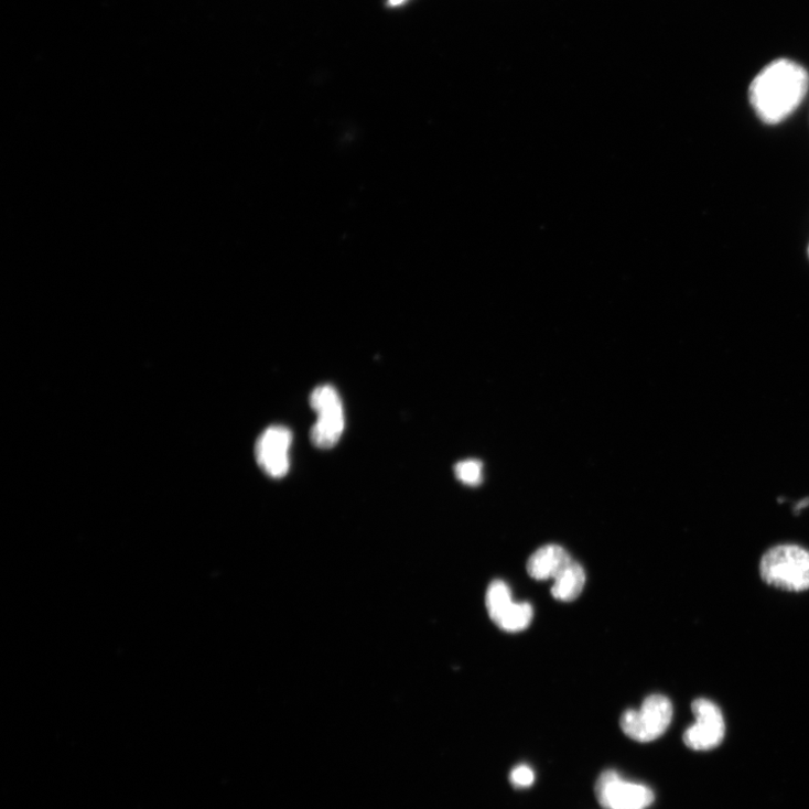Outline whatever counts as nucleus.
I'll return each instance as SVG.
<instances>
[{
  "instance_id": "9d476101",
  "label": "nucleus",
  "mask_w": 809,
  "mask_h": 809,
  "mask_svg": "<svg viewBox=\"0 0 809 809\" xmlns=\"http://www.w3.org/2000/svg\"><path fill=\"white\" fill-rule=\"evenodd\" d=\"M586 584L584 568L572 561L555 578L552 586V596L560 602H572L581 596Z\"/></svg>"
},
{
  "instance_id": "f8f14e48",
  "label": "nucleus",
  "mask_w": 809,
  "mask_h": 809,
  "mask_svg": "<svg viewBox=\"0 0 809 809\" xmlns=\"http://www.w3.org/2000/svg\"><path fill=\"white\" fill-rule=\"evenodd\" d=\"M509 781L517 789L530 788L536 781L535 770L528 765H518L510 772Z\"/></svg>"
},
{
  "instance_id": "ddd939ff",
  "label": "nucleus",
  "mask_w": 809,
  "mask_h": 809,
  "mask_svg": "<svg viewBox=\"0 0 809 809\" xmlns=\"http://www.w3.org/2000/svg\"><path fill=\"white\" fill-rule=\"evenodd\" d=\"M408 0H388V6L390 8H398L402 6L403 3H407Z\"/></svg>"
},
{
  "instance_id": "39448f33",
  "label": "nucleus",
  "mask_w": 809,
  "mask_h": 809,
  "mask_svg": "<svg viewBox=\"0 0 809 809\" xmlns=\"http://www.w3.org/2000/svg\"><path fill=\"white\" fill-rule=\"evenodd\" d=\"M317 420L311 430V440L320 449H331L339 440L344 431V413L341 398L336 389L324 385L314 389L310 397Z\"/></svg>"
},
{
  "instance_id": "f257e3e1",
  "label": "nucleus",
  "mask_w": 809,
  "mask_h": 809,
  "mask_svg": "<svg viewBox=\"0 0 809 809\" xmlns=\"http://www.w3.org/2000/svg\"><path fill=\"white\" fill-rule=\"evenodd\" d=\"M809 86L807 71L789 60H778L765 67L751 84L748 97L758 117L777 125L803 100Z\"/></svg>"
},
{
  "instance_id": "7ed1b4c3",
  "label": "nucleus",
  "mask_w": 809,
  "mask_h": 809,
  "mask_svg": "<svg viewBox=\"0 0 809 809\" xmlns=\"http://www.w3.org/2000/svg\"><path fill=\"white\" fill-rule=\"evenodd\" d=\"M673 706L664 695H651L641 709L627 710L621 716V727L632 740L648 743L662 736L671 724Z\"/></svg>"
},
{
  "instance_id": "423d86ee",
  "label": "nucleus",
  "mask_w": 809,
  "mask_h": 809,
  "mask_svg": "<svg viewBox=\"0 0 809 809\" xmlns=\"http://www.w3.org/2000/svg\"><path fill=\"white\" fill-rule=\"evenodd\" d=\"M486 607L492 621L506 632H521L533 619V608L529 603H515L510 589L503 581L493 582L486 594Z\"/></svg>"
},
{
  "instance_id": "6e6552de",
  "label": "nucleus",
  "mask_w": 809,
  "mask_h": 809,
  "mask_svg": "<svg viewBox=\"0 0 809 809\" xmlns=\"http://www.w3.org/2000/svg\"><path fill=\"white\" fill-rule=\"evenodd\" d=\"M293 433L284 427H271L258 439L256 457L259 467L271 478H282L289 471V449Z\"/></svg>"
},
{
  "instance_id": "1a4fd4ad",
  "label": "nucleus",
  "mask_w": 809,
  "mask_h": 809,
  "mask_svg": "<svg viewBox=\"0 0 809 809\" xmlns=\"http://www.w3.org/2000/svg\"><path fill=\"white\" fill-rule=\"evenodd\" d=\"M573 560L570 554L555 544L540 548L528 562V572L537 581H548L565 569Z\"/></svg>"
},
{
  "instance_id": "0eeeda50",
  "label": "nucleus",
  "mask_w": 809,
  "mask_h": 809,
  "mask_svg": "<svg viewBox=\"0 0 809 809\" xmlns=\"http://www.w3.org/2000/svg\"><path fill=\"white\" fill-rule=\"evenodd\" d=\"M697 722L683 734L684 744L693 751H710L718 747L725 736V722L720 708L704 699L692 703Z\"/></svg>"
},
{
  "instance_id": "9b49d317",
  "label": "nucleus",
  "mask_w": 809,
  "mask_h": 809,
  "mask_svg": "<svg viewBox=\"0 0 809 809\" xmlns=\"http://www.w3.org/2000/svg\"><path fill=\"white\" fill-rule=\"evenodd\" d=\"M456 478L465 485L478 486L483 482V465L478 460L461 461L454 467Z\"/></svg>"
},
{
  "instance_id": "f03ea898",
  "label": "nucleus",
  "mask_w": 809,
  "mask_h": 809,
  "mask_svg": "<svg viewBox=\"0 0 809 809\" xmlns=\"http://www.w3.org/2000/svg\"><path fill=\"white\" fill-rule=\"evenodd\" d=\"M761 574L768 585L781 591H808L809 551L794 544L777 546L763 557Z\"/></svg>"
},
{
  "instance_id": "20e7f679",
  "label": "nucleus",
  "mask_w": 809,
  "mask_h": 809,
  "mask_svg": "<svg viewBox=\"0 0 809 809\" xmlns=\"http://www.w3.org/2000/svg\"><path fill=\"white\" fill-rule=\"evenodd\" d=\"M595 795L605 809H648L656 799L649 786L629 781L613 769L601 774Z\"/></svg>"
}]
</instances>
